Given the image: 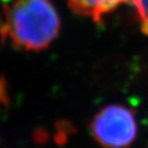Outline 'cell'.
Wrapping results in <instances>:
<instances>
[{
    "label": "cell",
    "mask_w": 148,
    "mask_h": 148,
    "mask_svg": "<svg viewBox=\"0 0 148 148\" xmlns=\"http://www.w3.org/2000/svg\"><path fill=\"white\" fill-rule=\"evenodd\" d=\"M1 25H2V24H1V21H0V27H1Z\"/></svg>",
    "instance_id": "obj_6"
},
{
    "label": "cell",
    "mask_w": 148,
    "mask_h": 148,
    "mask_svg": "<svg viewBox=\"0 0 148 148\" xmlns=\"http://www.w3.org/2000/svg\"><path fill=\"white\" fill-rule=\"evenodd\" d=\"M129 3L134 8L141 31L148 35V0H129Z\"/></svg>",
    "instance_id": "obj_4"
},
{
    "label": "cell",
    "mask_w": 148,
    "mask_h": 148,
    "mask_svg": "<svg viewBox=\"0 0 148 148\" xmlns=\"http://www.w3.org/2000/svg\"><path fill=\"white\" fill-rule=\"evenodd\" d=\"M4 23L0 27L2 40L25 51L46 49L58 36L61 21L58 12L46 0H16L4 5Z\"/></svg>",
    "instance_id": "obj_1"
},
{
    "label": "cell",
    "mask_w": 148,
    "mask_h": 148,
    "mask_svg": "<svg viewBox=\"0 0 148 148\" xmlns=\"http://www.w3.org/2000/svg\"><path fill=\"white\" fill-rule=\"evenodd\" d=\"M8 104V94H7V84L3 77H0V108L6 107Z\"/></svg>",
    "instance_id": "obj_5"
},
{
    "label": "cell",
    "mask_w": 148,
    "mask_h": 148,
    "mask_svg": "<svg viewBox=\"0 0 148 148\" xmlns=\"http://www.w3.org/2000/svg\"><path fill=\"white\" fill-rule=\"evenodd\" d=\"M90 131L92 139L104 148H129L138 135L135 113L123 105L102 108L92 118Z\"/></svg>",
    "instance_id": "obj_2"
},
{
    "label": "cell",
    "mask_w": 148,
    "mask_h": 148,
    "mask_svg": "<svg viewBox=\"0 0 148 148\" xmlns=\"http://www.w3.org/2000/svg\"><path fill=\"white\" fill-rule=\"evenodd\" d=\"M123 3H129V0H68V6L74 14L90 18L97 24Z\"/></svg>",
    "instance_id": "obj_3"
}]
</instances>
